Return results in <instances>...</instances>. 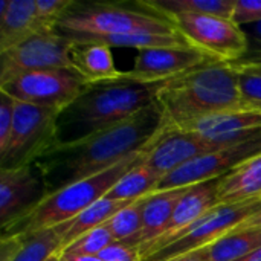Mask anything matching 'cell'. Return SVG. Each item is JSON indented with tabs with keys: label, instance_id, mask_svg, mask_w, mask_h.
<instances>
[{
	"label": "cell",
	"instance_id": "cell-3",
	"mask_svg": "<svg viewBox=\"0 0 261 261\" xmlns=\"http://www.w3.org/2000/svg\"><path fill=\"white\" fill-rule=\"evenodd\" d=\"M156 102L165 121L185 127L205 116L243 109L239 92V69L232 63L214 61L177 78L159 89Z\"/></svg>",
	"mask_w": 261,
	"mask_h": 261
},
{
	"label": "cell",
	"instance_id": "cell-14",
	"mask_svg": "<svg viewBox=\"0 0 261 261\" xmlns=\"http://www.w3.org/2000/svg\"><path fill=\"white\" fill-rule=\"evenodd\" d=\"M208 151H214V148L202 138L185 128L165 122L162 130L145 148L142 162L164 179L194 158Z\"/></svg>",
	"mask_w": 261,
	"mask_h": 261
},
{
	"label": "cell",
	"instance_id": "cell-23",
	"mask_svg": "<svg viewBox=\"0 0 261 261\" xmlns=\"http://www.w3.org/2000/svg\"><path fill=\"white\" fill-rule=\"evenodd\" d=\"M261 248V226H237L211 245V261H237Z\"/></svg>",
	"mask_w": 261,
	"mask_h": 261
},
{
	"label": "cell",
	"instance_id": "cell-4",
	"mask_svg": "<svg viewBox=\"0 0 261 261\" xmlns=\"http://www.w3.org/2000/svg\"><path fill=\"white\" fill-rule=\"evenodd\" d=\"M148 147V145H147ZM145 147V148H147ZM145 148L130 154L128 158L122 159L116 165L110 167L109 170L90 176L87 179L78 180L72 185L61 188L60 191L47 196L35 211L28 216L24 220L12 226L11 229L2 234H21L29 236L52 226H58L69 220H73L78 214L87 210L90 205L98 202L99 199L106 197L109 191L116 185V182L135 165L138 164Z\"/></svg>",
	"mask_w": 261,
	"mask_h": 261
},
{
	"label": "cell",
	"instance_id": "cell-25",
	"mask_svg": "<svg viewBox=\"0 0 261 261\" xmlns=\"http://www.w3.org/2000/svg\"><path fill=\"white\" fill-rule=\"evenodd\" d=\"M130 203L132 202L115 200V199H110L106 196V197L99 199L98 202H95L93 205H90L87 210H84L81 214H78L72 220V225L63 240V249L66 246H69L73 240L81 237L83 234H86L101 225H106L118 211H121L122 208H125Z\"/></svg>",
	"mask_w": 261,
	"mask_h": 261
},
{
	"label": "cell",
	"instance_id": "cell-17",
	"mask_svg": "<svg viewBox=\"0 0 261 261\" xmlns=\"http://www.w3.org/2000/svg\"><path fill=\"white\" fill-rule=\"evenodd\" d=\"M50 31L38 17L37 0L0 2V54L23 43L37 34Z\"/></svg>",
	"mask_w": 261,
	"mask_h": 261
},
{
	"label": "cell",
	"instance_id": "cell-7",
	"mask_svg": "<svg viewBox=\"0 0 261 261\" xmlns=\"http://www.w3.org/2000/svg\"><path fill=\"white\" fill-rule=\"evenodd\" d=\"M167 20L171 21L190 46L220 61L236 63L248 50L245 29L234 23L232 18L208 14H180Z\"/></svg>",
	"mask_w": 261,
	"mask_h": 261
},
{
	"label": "cell",
	"instance_id": "cell-33",
	"mask_svg": "<svg viewBox=\"0 0 261 261\" xmlns=\"http://www.w3.org/2000/svg\"><path fill=\"white\" fill-rule=\"evenodd\" d=\"M98 257L102 261H141L139 249L124 243L110 245Z\"/></svg>",
	"mask_w": 261,
	"mask_h": 261
},
{
	"label": "cell",
	"instance_id": "cell-2",
	"mask_svg": "<svg viewBox=\"0 0 261 261\" xmlns=\"http://www.w3.org/2000/svg\"><path fill=\"white\" fill-rule=\"evenodd\" d=\"M164 83L138 81L122 72L118 78L89 84L81 96L60 113L57 145L81 141L130 119L156 102Z\"/></svg>",
	"mask_w": 261,
	"mask_h": 261
},
{
	"label": "cell",
	"instance_id": "cell-24",
	"mask_svg": "<svg viewBox=\"0 0 261 261\" xmlns=\"http://www.w3.org/2000/svg\"><path fill=\"white\" fill-rule=\"evenodd\" d=\"M72 225V220L52 226L24 237V245L14 261H49L63 249V240Z\"/></svg>",
	"mask_w": 261,
	"mask_h": 261
},
{
	"label": "cell",
	"instance_id": "cell-19",
	"mask_svg": "<svg viewBox=\"0 0 261 261\" xmlns=\"http://www.w3.org/2000/svg\"><path fill=\"white\" fill-rule=\"evenodd\" d=\"M188 188L190 187L168 190V191H158L145 197L142 206V231L138 242L139 251L151 245L164 234L179 200L184 197Z\"/></svg>",
	"mask_w": 261,
	"mask_h": 261
},
{
	"label": "cell",
	"instance_id": "cell-36",
	"mask_svg": "<svg viewBox=\"0 0 261 261\" xmlns=\"http://www.w3.org/2000/svg\"><path fill=\"white\" fill-rule=\"evenodd\" d=\"M239 226H245V228H252V226H261V210L258 213H255L254 216H251L246 222H243Z\"/></svg>",
	"mask_w": 261,
	"mask_h": 261
},
{
	"label": "cell",
	"instance_id": "cell-16",
	"mask_svg": "<svg viewBox=\"0 0 261 261\" xmlns=\"http://www.w3.org/2000/svg\"><path fill=\"white\" fill-rule=\"evenodd\" d=\"M217 187H219V179L190 187L188 191L184 194V197L179 200L164 234L151 245L139 251L141 261L171 245L185 229H188L199 219H202L208 211L220 205L217 197Z\"/></svg>",
	"mask_w": 261,
	"mask_h": 261
},
{
	"label": "cell",
	"instance_id": "cell-8",
	"mask_svg": "<svg viewBox=\"0 0 261 261\" xmlns=\"http://www.w3.org/2000/svg\"><path fill=\"white\" fill-rule=\"evenodd\" d=\"M89 83L73 69H49L20 75L0 84L12 99L63 112L87 89Z\"/></svg>",
	"mask_w": 261,
	"mask_h": 261
},
{
	"label": "cell",
	"instance_id": "cell-13",
	"mask_svg": "<svg viewBox=\"0 0 261 261\" xmlns=\"http://www.w3.org/2000/svg\"><path fill=\"white\" fill-rule=\"evenodd\" d=\"M214 61L220 60L193 46L147 47L138 50L133 69L125 73L144 83H164Z\"/></svg>",
	"mask_w": 261,
	"mask_h": 261
},
{
	"label": "cell",
	"instance_id": "cell-35",
	"mask_svg": "<svg viewBox=\"0 0 261 261\" xmlns=\"http://www.w3.org/2000/svg\"><path fill=\"white\" fill-rule=\"evenodd\" d=\"M165 261H211V246H205Z\"/></svg>",
	"mask_w": 261,
	"mask_h": 261
},
{
	"label": "cell",
	"instance_id": "cell-5",
	"mask_svg": "<svg viewBox=\"0 0 261 261\" xmlns=\"http://www.w3.org/2000/svg\"><path fill=\"white\" fill-rule=\"evenodd\" d=\"M58 31L70 38L177 32L171 21L161 15L115 5H75L60 21Z\"/></svg>",
	"mask_w": 261,
	"mask_h": 261
},
{
	"label": "cell",
	"instance_id": "cell-6",
	"mask_svg": "<svg viewBox=\"0 0 261 261\" xmlns=\"http://www.w3.org/2000/svg\"><path fill=\"white\" fill-rule=\"evenodd\" d=\"M60 110L15 101L12 132L0 154V170H15L35 164L57 144Z\"/></svg>",
	"mask_w": 261,
	"mask_h": 261
},
{
	"label": "cell",
	"instance_id": "cell-27",
	"mask_svg": "<svg viewBox=\"0 0 261 261\" xmlns=\"http://www.w3.org/2000/svg\"><path fill=\"white\" fill-rule=\"evenodd\" d=\"M115 243V239L107 225H101L66 246L60 255L61 257H83V255H99L106 248Z\"/></svg>",
	"mask_w": 261,
	"mask_h": 261
},
{
	"label": "cell",
	"instance_id": "cell-28",
	"mask_svg": "<svg viewBox=\"0 0 261 261\" xmlns=\"http://www.w3.org/2000/svg\"><path fill=\"white\" fill-rule=\"evenodd\" d=\"M236 67L239 69V92L243 109L261 112V66Z\"/></svg>",
	"mask_w": 261,
	"mask_h": 261
},
{
	"label": "cell",
	"instance_id": "cell-20",
	"mask_svg": "<svg viewBox=\"0 0 261 261\" xmlns=\"http://www.w3.org/2000/svg\"><path fill=\"white\" fill-rule=\"evenodd\" d=\"M217 197L219 203H242L261 199V154L220 177Z\"/></svg>",
	"mask_w": 261,
	"mask_h": 261
},
{
	"label": "cell",
	"instance_id": "cell-39",
	"mask_svg": "<svg viewBox=\"0 0 261 261\" xmlns=\"http://www.w3.org/2000/svg\"><path fill=\"white\" fill-rule=\"evenodd\" d=\"M49 261H60V254L54 255V257H52V258H50V260H49Z\"/></svg>",
	"mask_w": 261,
	"mask_h": 261
},
{
	"label": "cell",
	"instance_id": "cell-32",
	"mask_svg": "<svg viewBox=\"0 0 261 261\" xmlns=\"http://www.w3.org/2000/svg\"><path fill=\"white\" fill-rule=\"evenodd\" d=\"M14 107H15V99L0 92V154L5 151L12 132Z\"/></svg>",
	"mask_w": 261,
	"mask_h": 261
},
{
	"label": "cell",
	"instance_id": "cell-40",
	"mask_svg": "<svg viewBox=\"0 0 261 261\" xmlns=\"http://www.w3.org/2000/svg\"><path fill=\"white\" fill-rule=\"evenodd\" d=\"M60 261H67V260H64V258H61V257H60Z\"/></svg>",
	"mask_w": 261,
	"mask_h": 261
},
{
	"label": "cell",
	"instance_id": "cell-21",
	"mask_svg": "<svg viewBox=\"0 0 261 261\" xmlns=\"http://www.w3.org/2000/svg\"><path fill=\"white\" fill-rule=\"evenodd\" d=\"M237 0H142L138 2L144 11L168 18L180 14H208L232 18Z\"/></svg>",
	"mask_w": 261,
	"mask_h": 261
},
{
	"label": "cell",
	"instance_id": "cell-34",
	"mask_svg": "<svg viewBox=\"0 0 261 261\" xmlns=\"http://www.w3.org/2000/svg\"><path fill=\"white\" fill-rule=\"evenodd\" d=\"M24 245L21 234H2L0 242V261H14Z\"/></svg>",
	"mask_w": 261,
	"mask_h": 261
},
{
	"label": "cell",
	"instance_id": "cell-31",
	"mask_svg": "<svg viewBox=\"0 0 261 261\" xmlns=\"http://www.w3.org/2000/svg\"><path fill=\"white\" fill-rule=\"evenodd\" d=\"M232 21L239 26H251L261 21V0H237Z\"/></svg>",
	"mask_w": 261,
	"mask_h": 261
},
{
	"label": "cell",
	"instance_id": "cell-9",
	"mask_svg": "<svg viewBox=\"0 0 261 261\" xmlns=\"http://www.w3.org/2000/svg\"><path fill=\"white\" fill-rule=\"evenodd\" d=\"M261 210V199L242 203H220L185 229L171 245L142 261H165L211 246Z\"/></svg>",
	"mask_w": 261,
	"mask_h": 261
},
{
	"label": "cell",
	"instance_id": "cell-22",
	"mask_svg": "<svg viewBox=\"0 0 261 261\" xmlns=\"http://www.w3.org/2000/svg\"><path fill=\"white\" fill-rule=\"evenodd\" d=\"M161 180V176L147 167L141 159L116 182L107 197L122 202H135L153 194Z\"/></svg>",
	"mask_w": 261,
	"mask_h": 261
},
{
	"label": "cell",
	"instance_id": "cell-37",
	"mask_svg": "<svg viewBox=\"0 0 261 261\" xmlns=\"http://www.w3.org/2000/svg\"><path fill=\"white\" fill-rule=\"evenodd\" d=\"M61 257V255H60ZM67 261H102L98 255H83V257H61Z\"/></svg>",
	"mask_w": 261,
	"mask_h": 261
},
{
	"label": "cell",
	"instance_id": "cell-18",
	"mask_svg": "<svg viewBox=\"0 0 261 261\" xmlns=\"http://www.w3.org/2000/svg\"><path fill=\"white\" fill-rule=\"evenodd\" d=\"M70 63L89 84L113 80L122 73L115 66L112 47L93 40H73Z\"/></svg>",
	"mask_w": 261,
	"mask_h": 261
},
{
	"label": "cell",
	"instance_id": "cell-1",
	"mask_svg": "<svg viewBox=\"0 0 261 261\" xmlns=\"http://www.w3.org/2000/svg\"><path fill=\"white\" fill-rule=\"evenodd\" d=\"M158 106L142 109L130 119L72 144L55 145L35 165L40 168L49 196L78 180L109 170L133 153L144 150L165 125Z\"/></svg>",
	"mask_w": 261,
	"mask_h": 261
},
{
	"label": "cell",
	"instance_id": "cell-38",
	"mask_svg": "<svg viewBox=\"0 0 261 261\" xmlns=\"http://www.w3.org/2000/svg\"><path fill=\"white\" fill-rule=\"evenodd\" d=\"M237 261H261V248H258L257 251L248 254L246 257H243V258H240V260Z\"/></svg>",
	"mask_w": 261,
	"mask_h": 261
},
{
	"label": "cell",
	"instance_id": "cell-30",
	"mask_svg": "<svg viewBox=\"0 0 261 261\" xmlns=\"http://www.w3.org/2000/svg\"><path fill=\"white\" fill-rule=\"evenodd\" d=\"M245 34L248 37V50L236 63V66H261V21L245 26Z\"/></svg>",
	"mask_w": 261,
	"mask_h": 261
},
{
	"label": "cell",
	"instance_id": "cell-29",
	"mask_svg": "<svg viewBox=\"0 0 261 261\" xmlns=\"http://www.w3.org/2000/svg\"><path fill=\"white\" fill-rule=\"evenodd\" d=\"M75 5L73 0H37V12L50 31H58L60 21Z\"/></svg>",
	"mask_w": 261,
	"mask_h": 261
},
{
	"label": "cell",
	"instance_id": "cell-11",
	"mask_svg": "<svg viewBox=\"0 0 261 261\" xmlns=\"http://www.w3.org/2000/svg\"><path fill=\"white\" fill-rule=\"evenodd\" d=\"M258 154H261V138L239 145L208 151L199 158H194L174 173L164 177L156 187L154 193L187 188L202 182L220 179L239 165H242L243 162Z\"/></svg>",
	"mask_w": 261,
	"mask_h": 261
},
{
	"label": "cell",
	"instance_id": "cell-26",
	"mask_svg": "<svg viewBox=\"0 0 261 261\" xmlns=\"http://www.w3.org/2000/svg\"><path fill=\"white\" fill-rule=\"evenodd\" d=\"M144 200H145V197L132 202L130 205H127L125 208L118 211L106 223L115 239V243H124V245L138 248L139 236L142 231Z\"/></svg>",
	"mask_w": 261,
	"mask_h": 261
},
{
	"label": "cell",
	"instance_id": "cell-15",
	"mask_svg": "<svg viewBox=\"0 0 261 261\" xmlns=\"http://www.w3.org/2000/svg\"><path fill=\"white\" fill-rule=\"evenodd\" d=\"M180 128L197 135L214 150L226 148L261 138V112L251 109L222 112Z\"/></svg>",
	"mask_w": 261,
	"mask_h": 261
},
{
	"label": "cell",
	"instance_id": "cell-10",
	"mask_svg": "<svg viewBox=\"0 0 261 261\" xmlns=\"http://www.w3.org/2000/svg\"><path fill=\"white\" fill-rule=\"evenodd\" d=\"M73 40L60 31L37 34L0 54V84L20 75L72 67L70 47Z\"/></svg>",
	"mask_w": 261,
	"mask_h": 261
},
{
	"label": "cell",
	"instance_id": "cell-12",
	"mask_svg": "<svg viewBox=\"0 0 261 261\" xmlns=\"http://www.w3.org/2000/svg\"><path fill=\"white\" fill-rule=\"evenodd\" d=\"M47 196V185L35 164L15 170H0L2 231L11 229L31 216Z\"/></svg>",
	"mask_w": 261,
	"mask_h": 261
}]
</instances>
